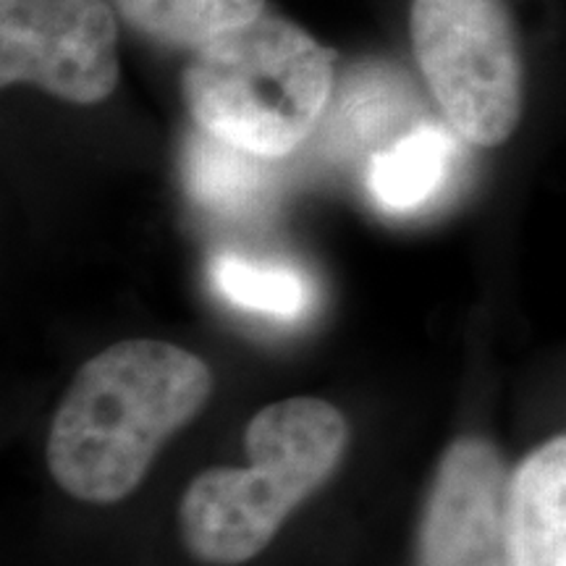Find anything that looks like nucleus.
<instances>
[{"instance_id":"1a4fd4ad","label":"nucleus","mask_w":566,"mask_h":566,"mask_svg":"<svg viewBox=\"0 0 566 566\" xmlns=\"http://www.w3.org/2000/svg\"><path fill=\"white\" fill-rule=\"evenodd\" d=\"M451 139L436 126H417L378 153L367 171V187L380 208L409 212L441 187L451 160Z\"/></svg>"},{"instance_id":"7ed1b4c3","label":"nucleus","mask_w":566,"mask_h":566,"mask_svg":"<svg viewBox=\"0 0 566 566\" xmlns=\"http://www.w3.org/2000/svg\"><path fill=\"white\" fill-rule=\"evenodd\" d=\"M334 87V53L294 21L260 13L192 51L181 74L195 124L275 160L313 134Z\"/></svg>"},{"instance_id":"f03ea898","label":"nucleus","mask_w":566,"mask_h":566,"mask_svg":"<svg viewBox=\"0 0 566 566\" xmlns=\"http://www.w3.org/2000/svg\"><path fill=\"white\" fill-rule=\"evenodd\" d=\"M346 441L349 424L328 401L302 396L260 409L244 436L250 470H208L184 493V546L212 566L263 554L289 514L334 475Z\"/></svg>"},{"instance_id":"f257e3e1","label":"nucleus","mask_w":566,"mask_h":566,"mask_svg":"<svg viewBox=\"0 0 566 566\" xmlns=\"http://www.w3.org/2000/svg\"><path fill=\"white\" fill-rule=\"evenodd\" d=\"M210 394L208 365L181 346L155 338L108 346L76 373L53 417L51 475L74 499L116 504Z\"/></svg>"},{"instance_id":"39448f33","label":"nucleus","mask_w":566,"mask_h":566,"mask_svg":"<svg viewBox=\"0 0 566 566\" xmlns=\"http://www.w3.org/2000/svg\"><path fill=\"white\" fill-rule=\"evenodd\" d=\"M0 82L95 105L118 84L111 0H0Z\"/></svg>"},{"instance_id":"9d476101","label":"nucleus","mask_w":566,"mask_h":566,"mask_svg":"<svg viewBox=\"0 0 566 566\" xmlns=\"http://www.w3.org/2000/svg\"><path fill=\"white\" fill-rule=\"evenodd\" d=\"M212 283L226 302L258 315L296 321L310 307V283L286 265L252 263L237 254H221L212 263Z\"/></svg>"},{"instance_id":"0eeeda50","label":"nucleus","mask_w":566,"mask_h":566,"mask_svg":"<svg viewBox=\"0 0 566 566\" xmlns=\"http://www.w3.org/2000/svg\"><path fill=\"white\" fill-rule=\"evenodd\" d=\"M509 566H566V436L522 459L506 488Z\"/></svg>"},{"instance_id":"6e6552de","label":"nucleus","mask_w":566,"mask_h":566,"mask_svg":"<svg viewBox=\"0 0 566 566\" xmlns=\"http://www.w3.org/2000/svg\"><path fill=\"white\" fill-rule=\"evenodd\" d=\"M111 6L134 32L187 51L265 11V0H111Z\"/></svg>"},{"instance_id":"20e7f679","label":"nucleus","mask_w":566,"mask_h":566,"mask_svg":"<svg viewBox=\"0 0 566 566\" xmlns=\"http://www.w3.org/2000/svg\"><path fill=\"white\" fill-rule=\"evenodd\" d=\"M409 38L424 82L459 137L495 147L522 116V53L504 0H412Z\"/></svg>"},{"instance_id":"9b49d317","label":"nucleus","mask_w":566,"mask_h":566,"mask_svg":"<svg viewBox=\"0 0 566 566\" xmlns=\"http://www.w3.org/2000/svg\"><path fill=\"white\" fill-rule=\"evenodd\" d=\"M265 158L239 150L229 142L202 132L189 153V184L200 202L216 210H239L263 189Z\"/></svg>"},{"instance_id":"423d86ee","label":"nucleus","mask_w":566,"mask_h":566,"mask_svg":"<svg viewBox=\"0 0 566 566\" xmlns=\"http://www.w3.org/2000/svg\"><path fill=\"white\" fill-rule=\"evenodd\" d=\"M504 459L491 441L457 438L438 462L420 522V566H509Z\"/></svg>"}]
</instances>
